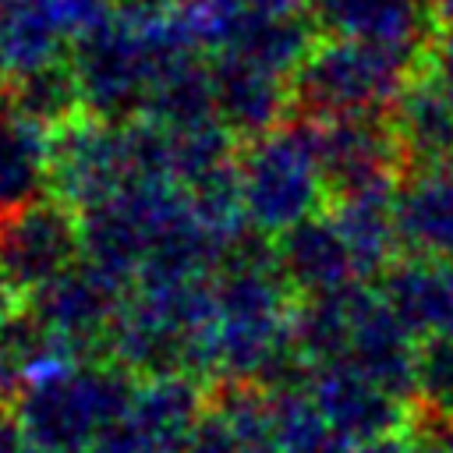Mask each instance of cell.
Here are the masks:
<instances>
[{"label":"cell","mask_w":453,"mask_h":453,"mask_svg":"<svg viewBox=\"0 0 453 453\" xmlns=\"http://www.w3.org/2000/svg\"><path fill=\"white\" fill-rule=\"evenodd\" d=\"M237 177L244 219L265 237H280L297 223L322 216L333 202L308 117L287 120L276 131L244 142L237 152Z\"/></svg>","instance_id":"cell-1"},{"label":"cell","mask_w":453,"mask_h":453,"mask_svg":"<svg viewBox=\"0 0 453 453\" xmlns=\"http://www.w3.org/2000/svg\"><path fill=\"white\" fill-rule=\"evenodd\" d=\"M138 382L113 361H78L60 375L32 382L11 414L39 453H88L99 432L127 414Z\"/></svg>","instance_id":"cell-2"},{"label":"cell","mask_w":453,"mask_h":453,"mask_svg":"<svg viewBox=\"0 0 453 453\" xmlns=\"http://www.w3.org/2000/svg\"><path fill=\"white\" fill-rule=\"evenodd\" d=\"M421 71L425 64L379 46L322 39L294 74V106L301 117L389 113Z\"/></svg>","instance_id":"cell-3"},{"label":"cell","mask_w":453,"mask_h":453,"mask_svg":"<svg viewBox=\"0 0 453 453\" xmlns=\"http://www.w3.org/2000/svg\"><path fill=\"white\" fill-rule=\"evenodd\" d=\"M191 212L177 180H131L113 198L78 212L81 258L110 280L134 287L152 244Z\"/></svg>","instance_id":"cell-4"},{"label":"cell","mask_w":453,"mask_h":453,"mask_svg":"<svg viewBox=\"0 0 453 453\" xmlns=\"http://www.w3.org/2000/svg\"><path fill=\"white\" fill-rule=\"evenodd\" d=\"M134 180L127 120L78 113L50 138V191L74 212H85Z\"/></svg>","instance_id":"cell-5"},{"label":"cell","mask_w":453,"mask_h":453,"mask_svg":"<svg viewBox=\"0 0 453 453\" xmlns=\"http://www.w3.org/2000/svg\"><path fill=\"white\" fill-rule=\"evenodd\" d=\"M117 0H7L0 7V81H18L71 57L110 25Z\"/></svg>","instance_id":"cell-6"},{"label":"cell","mask_w":453,"mask_h":453,"mask_svg":"<svg viewBox=\"0 0 453 453\" xmlns=\"http://www.w3.org/2000/svg\"><path fill=\"white\" fill-rule=\"evenodd\" d=\"M315 127L329 195H350L368 188H396L407 173L396 127L382 113L350 117H308Z\"/></svg>","instance_id":"cell-7"},{"label":"cell","mask_w":453,"mask_h":453,"mask_svg":"<svg viewBox=\"0 0 453 453\" xmlns=\"http://www.w3.org/2000/svg\"><path fill=\"white\" fill-rule=\"evenodd\" d=\"M81 258V216L53 195L0 219V269L28 297Z\"/></svg>","instance_id":"cell-8"},{"label":"cell","mask_w":453,"mask_h":453,"mask_svg":"<svg viewBox=\"0 0 453 453\" xmlns=\"http://www.w3.org/2000/svg\"><path fill=\"white\" fill-rule=\"evenodd\" d=\"M127 294L131 287L110 280L106 273L78 258L71 269H64L35 294H28V308L50 333L67 340L85 361H99Z\"/></svg>","instance_id":"cell-9"},{"label":"cell","mask_w":453,"mask_h":453,"mask_svg":"<svg viewBox=\"0 0 453 453\" xmlns=\"http://www.w3.org/2000/svg\"><path fill=\"white\" fill-rule=\"evenodd\" d=\"M308 393L326 414V421L350 446L386 439V435H403L411 428L414 403L393 396L386 386L368 379L354 361H333L315 368Z\"/></svg>","instance_id":"cell-10"},{"label":"cell","mask_w":453,"mask_h":453,"mask_svg":"<svg viewBox=\"0 0 453 453\" xmlns=\"http://www.w3.org/2000/svg\"><path fill=\"white\" fill-rule=\"evenodd\" d=\"M311 14L326 39L379 46L418 64L428 60L439 35L428 0H315Z\"/></svg>","instance_id":"cell-11"},{"label":"cell","mask_w":453,"mask_h":453,"mask_svg":"<svg viewBox=\"0 0 453 453\" xmlns=\"http://www.w3.org/2000/svg\"><path fill=\"white\" fill-rule=\"evenodd\" d=\"M418 350H421V340L396 319V311L379 297V290L365 287L347 361H354L368 379L386 386L393 396L414 403V396H418Z\"/></svg>","instance_id":"cell-12"},{"label":"cell","mask_w":453,"mask_h":453,"mask_svg":"<svg viewBox=\"0 0 453 453\" xmlns=\"http://www.w3.org/2000/svg\"><path fill=\"white\" fill-rule=\"evenodd\" d=\"M212 85H216V117L234 138L255 142L276 131L280 124H287V110L294 103L290 78L237 57H212Z\"/></svg>","instance_id":"cell-13"},{"label":"cell","mask_w":453,"mask_h":453,"mask_svg":"<svg viewBox=\"0 0 453 453\" xmlns=\"http://www.w3.org/2000/svg\"><path fill=\"white\" fill-rule=\"evenodd\" d=\"M375 290L418 340L453 336V258L400 255Z\"/></svg>","instance_id":"cell-14"},{"label":"cell","mask_w":453,"mask_h":453,"mask_svg":"<svg viewBox=\"0 0 453 453\" xmlns=\"http://www.w3.org/2000/svg\"><path fill=\"white\" fill-rule=\"evenodd\" d=\"M396 230L403 255L453 258V166H421L400 177Z\"/></svg>","instance_id":"cell-15"},{"label":"cell","mask_w":453,"mask_h":453,"mask_svg":"<svg viewBox=\"0 0 453 453\" xmlns=\"http://www.w3.org/2000/svg\"><path fill=\"white\" fill-rule=\"evenodd\" d=\"M205 407L209 386L188 372H170L138 382L127 418L156 453H184Z\"/></svg>","instance_id":"cell-16"},{"label":"cell","mask_w":453,"mask_h":453,"mask_svg":"<svg viewBox=\"0 0 453 453\" xmlns=\"http://www.w3.org/2000/svg\"><path fill=\"white\" fill-rule=\"evenodd\" d=\"M329 219L350 248L357 280H379L403 251L396 230V188L350 191L329 202Z\"/></svg>","instance_id":"cell-17"},{"label":"cell","mask_w":453,"mask_h":453,"mask_svg":"<svg viewBox=\"0 0 453 453\" xmlns=\"http://www.w3.org/2000/svg\"><path fill=\"white\" fill-rule=\"evenodd\" d=\"M276 265L297 297L340 290L357 280L347 241L329 216H311L276 237Z\"/></svg>","instance_id":"cell-18"},{"label":"cell","mask_w":453,"mask_h":453,"mask_svg":"<svg viewBox=\"0 0 453 453\" xmlns=\"http://www.w3.org/2000/svg\"><path fill=\"white\" fill-rule=\"evenodd\" d=\"M78 361L85 357L50 333L25 301V308L0 326V407H14L32 382L60 375Z\"/></svg>","instance_id":"cell-19"},{"label":"cell","mask_w":453,"mask_h":453,"mask_svg":"<svg viewBox=\"0 0 453 453\" xmlns=\"http://www.w3.org/2000/svg\"><path fill=\"white\" fill-rule=\"evenodd\" d=\"M50 138L0 92V219L50 191Z\"/></svg>","instance_id":"cell-20"},{"label":"cell","mask_w":453,"mask_h":453,"mask_svg":"<svg viewBox=\"0 0 453 453\" xmlns=\"http://www.w3.org/2000/svg\"><path fill=\"white\" fill-rule=\"evenodd\" d=\"M389 120L403 145L407 170L453 166V103L428 71H421L403 88V96L389 110Z\"/></svg>","instance_id":"cell-21"},{"label":"cell","mask_w":453,"mask_h":453,"mask_svg":"<svg viewBox=\"0 0 453 453\" xmlns=\"http://www.w3.org/2000/svg\"><path fill=\"white\" fill-rule=\"evenodd\" d=\"M365 287L368 283L354 280L340 290L297 297L294 315H290V340H294V350L311 368L347 361L350 336H354V319H357V304H361Z\"/></svg>","instance_id":"cell-22"},{"label":"cell","mask_w":453,"mask_h":453,"mask_svg":"<svg viewBox=\"0 0 453 453\" xmlns=\"http://www.w3.org/2000/svg\"><path fill=\"white\" fill-rule=\"evenodd\" d=\"M7 92H11V103L18 106V113H25L28 120H35L46 131L64 127L67 120H74L81 113L78 81H74V71L67 60L11 81Z\"/></svg>","instance_id":"cell-23"},{"label":"cell","mask_w":453,"mask_h":453,"mask_svg":"<svg viewBox=\"0 0 453 453\" xmlns=\"http://www.w3.org/2000/svg\"><path fill=\"white\" fill-rule=\"evenodd\" d=\"M269 403L283 453H350V442L326 421L308 389L273 393Z\"/></svg>","instance_id":"cell-24"},{"label":"cell","mask_w":453,"mask_h":453,"mask_svg":"<svg viewBox=\"0 0 453 453\" xmlns=\"http://www.w3.org/2000/svg\"><path fill=\"white\" fill-rule=\"evenodd\" d=\"M411 425L453 432V336L421 340L418 350V396Z\"/></svg>","instance_id":"cell-25"},{"label":"cell","mask_w":453,"mask_h":453,"mask_svg":"<svg viewBox=\"0 0 453 453\" xmlns=\"http://www.w3.org/2000/svg\"><path fill=\"white\" fill-rule=\"evenodd\" d=\"M184 453H241V442H237L234 425L216 407H205V414L198 418Z\"/></svg>","instance_id":"cell-26"},{"label":"cell","mask_w":453,"mask_h":453,"mask_svg":"<svg viewBox=\"0 0 453 453\" xmlns=\"http://www.w3.org/2000/svg\"><path fill=\"white\" fill-rule=\"evenodd\" d=\"M88 453H156L149 442H145V435L131 425V418L124 414V418H117L113 425H106L103 432H99V439L92 442V449Z\"/></svg>","instance_id":"cell-27"},{"label":"cell","mask_w":453,"mask_h":453,"mask_svg":"<svg viewBox=\"0 0 453 453\" xmlns=\"http://www.w3.org/2000/svg\"><path fill=\"white\" fill-rule=\"evenodd\" d=\"M425 71L432 74V81L446 92V99L453 103V35H439L435 46L428 50Z\"/></svg>","instance_id":"cell-28"},{"label":"cell","mask_w":453,"mask_h":453,"mask_svg":"<svg viewBox=\"0 0 453 453\" xmlns=\"http://www.w3.org/2000/svg\"><path fill=\"white\" fill-rule=\"evenodd\" d=\"M244 11L269 14V18H304V11L315 7V0H237Z\"/></svg>","instance_id":"cell-29"},{"label":"cell","mask_w":453,"mask_h":453,"mask_svg":"<svg viewBox=\"0 0 453 453\" xmlns=\"http://www.w3.org/2000/svg\"><path fill=\"white\" fill-rule=\"evenodd\" d=\"M0 453H39L11 411H4V418H0Z\"/></svg>","instance_id":"cell-30"},{"label":"cell","mask_w":453,"mask_h":453,"mask_svg":"<svg viewBox=\"0 0 453 453\" xmlns=\"http://www.w3.org/2000/svg\"><path fill=\"white\" fill-rule=\"evenodd\" d=\"M411 453H453L449 449V432L435 428H411Z\"/></svg>","instance_id":"cell-31"},{"label":"cell","mask_w":453,"mask_h":453,"mask_svg":"<svg viewBox=\"0 0 453 453\" xmlns=\"http://www.w3.org/2000/svg\"><path fill=\"white\" fill-rule=\"evenodd\" d=\"M25 301H28V297H25V294L7 280V273L0 269V326H4L11 315H18V311L25 308Z\"/></svg>","instance_id":"cell-32"},{"label":"cell","mask_w":453,"mask_h":453,"mask_svg":"<svg viewBox=\"0 0 453 453\" xmlns=\"http://www.w3.org/2000/svg\"><path fill=\"white\" fill-rule=\"evenodd\" d=\"M350 453H411V435H386V439H372V442H357L350 446Z\"/></svg>","instance_id":"cell-33"},{"label":"cell","mask_w":453,"mask_h":453,"mask_svg":"<svg viewBox=\"0 0 453 453\" xmlns=\"http://www.w3.org/2000/svg\"><path fill=\"white\" fill-rule=\"evenodd\" d=\"M432 21L439 35H453V0H428Z\"/></svg>","instance_id":"cell-34"},{"label":"cell","mask_w":453,"mask_h":453,"mask_svg":"<svg viewBox=\"0 0 453 453\" xmlns=\"http://www.w3.org/2000/svg\"><path fill=\"white\" fill-rule=\"evenodd\" d=\"M449 449H453V432H449Z\"/></svg>","instance_id":"cell-35"},{"label":"cell","mask_w":453,"mask_h":453,"mask_svg":"<svg viewBox=\"0 0 453 453\" xmlns=\"http://www.w3.org/2000/svg\"><path fill=\"white\" fill-rule=\"evenodd\" d=\"M4 411H7V407H0V418H4Z\"/></svg>","instance_id":"cell-36"},{"label":"cell","mask_w":453,"mask_h":453,"mask_svg":"<svg viewBox=\"0 0 453 453\" xmlns=\"http://www.w3.org/2000/svg\"><path fill=\"white\" fill-rule=\"evenodd\" d=\"M4 4H7V0H0V7H4Z\"/></svg>","instance_id":"cell-37"}]
</instances>
